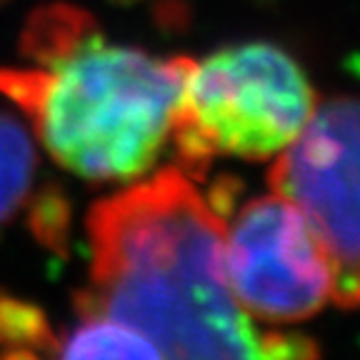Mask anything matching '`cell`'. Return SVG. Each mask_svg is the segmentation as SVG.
<instances>
[{
    "label": "cell",
    "instance_id": "6da1fadb",
    "mask_svg": "<svg viewBox=\"0 0 360 360\" xmlns=\"http://www.w3.org/2000/svg\"><path fill=\"white\" fill-rule=\"evenodd\" d=\"M83 315L141 330L163 360H321L300 333L260 330L225 276V220L183 168L103 198L85 220Z\"/></svg>",
    "mask_w": 360,
    "mask_h": 360
},
{
    "label": "cell",
    "instance_id": "7a4b0ae2",
    "mask_svg": "<svg viewBox=\"0 0 360 360\" xmlns=\"http://www.w3.org/2000/svg\"><path fill=\"white\" fill-rule=\"evenodd\" d=\"M193 63L112 45L96 25L51 60L0 68V93L65 170L90 183H128L170 141Z\"/></svg>",
    "mask_w": 360,
    "mask_h": 360
},
{
    "label": "cell",
    "instance_id": "3957f363",
    "mask_svg": "<svg viewBox=\"0 0 360 360\" xmlns=\"http://www.w3.org/2000/svg\"><path fill=\"white\" fill-rule=\"evenodd\" d=\"M315 108L308 75L285 51L231 45L193 63L170 138L188 173L215 155L268 160L298 138Z\"/></svg>",
    "mask_w": 360,
    "mask_h": 360
},
{
    "label": "cell",
    "instance_id": "277c9868",
    "mask_svg": "<svg viewBox=\"0 0 360 360\" xmlns=\"http://www.w3.org/2000/svg\"><path fill=\"white\" fill-rule=\"evenodd\" d=\"M270 188L305 215L343 308H360V98L318 105L270 168Z\"/></svg>",
    "mask_w": 360,
    "mask_h": 360
},
{
    "label": "cell",
    "instance_id": "5b68a950",
    "mask_svg": "<svg viewBox=\"0 0 360 360\" xmlns=\"http://www.w3.org/2000/svg\"><path fill=\"white\" fill-rule=\"evenodd\" d=\"M225 276L253 321H308L330 300L328 255L288 198L248 200L225 225Z\"/></svg>",
    "mask_w": 360,
    "mask_h": 360
},
{
    "label": "cell",
    "instance_id": "8992f818",
    "mask_svg": "<svg viewBox=\"0 0 360 360\" xmlns=\"http://www.w3.org/2000/svg\"><path fill=\"white\" fill-rule=\"evenodd\" d=\"M58 360H163V355L128 323L108 315H85L63 340Z\"/></svg>",
    "mask_w": 360,
    "mask_h": 360
},
{
    "label": "cell",
    "instance_id": "52a82bcc",
    "mask_svg": "<svg viewBox=\"0 0 360 360\" xmlns=\"http://www.w3.org/2000/svg\"><path fill=\"white\" fill-rule=\"evenodd\" d=\"M38 173L30 133L13 115L0 112V225L11 223L28 200Z\"/></svg>",
    "mask_w": 360,
    "mask_h": 360
}]
</instances>
